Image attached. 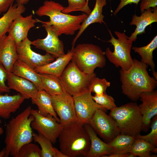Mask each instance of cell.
Returning a JSON list of instances; mask_svg holds the SVG:
<instances>
[{"mask_svg":"<svg viewBox=\"0 0 157 157\" xmlns=\"http://www.w3.org/2000/svg\"><path fill=\"white\" fill-rule=\"evenodd\" d=\"M110 85V83L105 78L101 79L96 76L92 80L88 88L95 94L100 95L106 93L107 88Z\"/></svg>","mask_w":157,"mask_h":157,"instance_id":"cell-34","label":"cell"},{"mask_svg":"<svg viewBox=\"0 0 157 157\" xmlns=\"http://www.w3.org/2000/svg\"><path fill=\"white\" fill-rule=\"evenodd\" d=\"M31 101L32 104L37 105L38 111L41 115L46 117L52 116L60 123V120L53 107L51 96L44 90H38L35 98Z\"/></svg>","mask_w":157,"mask_h":157,"instance_id":"cell-25","label":"cell"},{"mask_svg":"<svg viewBox=\"0 0 157 157\" xmlns=\"http://www.w3.org/2000/svg\"><path fill=\"white\" fill-rule=\"evenodd\" d=\"M148 65L134 59L132 65L127 70H119L122 93L133 101L140 98L141 93L152 91L157 81L148 74Z\"/></svg>","mask_w":157,"mask_h":157,"instance_id":"cell-2","label":"cell"},{"mask_svg":"<svg viewBox=\"0 0 157 157\" xmlns=\"http://www.w3.org/2000/svg\"><path fill=\"white\" fill-rule=\"evenodd\" d=\"M24 5L16 3L12 5L6 13L0 18V38L6 35L10 24L17 17L25 11Z\"/></svg>","mask_w":157,"mask_h":157,"instance_id":"cell-26","label":"cell"},{"mask_svg":"<svg viewBox=\"0 0 157 157\" xmlns=\"http://www.w3.org/2000/svg\"><path fill=\"white\" fill-rule=\"evenodd\" d=\"M64 8L58 3L46 0L36 10L35 13L40 17H49L50 20L47 22L58 36L62 34L72 35L80 29L88 15L84 13L77 15L65 14L62 12Z\"/></svg>","mask_w":157,"mask_h":157,"instance_id":"cell-3","label":"cell"},{"mask_svg":"<svg viewBox=\"0 0 157 157\" xmlns=\"http://www.w3.org/2000/svg\"><path fill=\"white\" fill-rule=\"evenodd\" d=\"M71 60L60 78L65 90L73 96L88 88L96 74L94 72L89 74L82 72Z\"/></svg>","mask_w":157,"mask_h":157,"instance_id":"cell-8","label":"cell"},{"mask_svg":"<svg viewBox=\"0 0 157 157\" xmlns=\"http://www.w3.org/2000/svg\"><path fill=\"white\" fill-rule=\"evenodd\" d=\"M33 17L32 14L26 17L20 15L15 19L10 24L7 32L17 46L27 37L29 31L38 22V19H34Z\"/></svg>","mask_w":157,"mask_h":157,"instance_id":"cell-16","label":"cell"},{"mask_svg":"<svg viewBox=\"0 0 157 157\" xmlns=\"http://www.w3.org/2000/svg\"><path fill=\"white\" fill-rule=\"evenodd\" d=\"M84 125L76 121L63 126L58 138L60 151L67 157H87L90 141Z\"/></svg>","mask_w":157,"mask_h":157,"instance_id":"cell-4","label":"cell"},{"mask_svg":"<svg viewBox=\"0 0 157 157\" xmlns=\"http://www.w3.org/2000/svg\"><path fill=\"white\" fill-rule=\"evenodd\" d=\"M157 0H141L140 8L141 12L149 8L157 6Z\"/></svg>","mask_w":157,"mask_h":157,"instance_id":"cell-38","label":"cell"},{"mask_svg":"<svg viewBox=\"0 0 157 157\" xmlns=\"http://www.w3.org/2000/svg\"><path fill=\"white\" fill-rule=\"evenodd\" d=\"M38 21L42 23L47 32V36L44 39H38L32 41V45L37 49L51 54L55 58L65 54L63 42L59 39V36L52 29L51 25L47 22L42 21L38 19Z\"/></svg>","mask_w":157,"mask_h":157,"instance_id":"cell-13","label":"cell"},{"mask_svg":"<svg viewBox=\"0 0 157 157\" xmlns=\"http://www.w3.org/2000/svg\"><path fill=\"white\" fill-rule=\"evenodd\" d=\"M29 0H15L16 3L18 5H25L27 3Z\"/></svg>","mask_w":157,"mask_h":157,"instance_id":"cell-42","label":"cell"},{"mask_svg":"<svg viewBox=\"0 0 157 157\" xmlns=\"http://www.w3.org/2000/svg\"><path fill=\"white\" fill-rule=\"evenodd\" d=\"M129 153L124 154H111L109 155H106L103 157H127L129 155Z\"/></svg>","mask_w":157,"mask_h":157,"instance_id":"cell-41","label":"cell"},{"mask_svg":"<svg viewBox=\"0 0 157 157\" xmlns=\"http://www.w3.org/2000/svg\"><path fill=\"white\" fill-rule=\"evenodd\" d=\"M150 132L145 135L140 134L135 136L136 138L142 139L151 143L155 147H157V115L151 119Z\"/></svg>","mask_w":157,"mask_h":157,"instance_id":"cell-36","label":"cell"},{"mask_svg":"<svg viewBox=\"0 0 157 157\" xmlns=\"http://www.w3.org/2000/svg\"><path fill=\"white\" fill-rule=\"evenodd\" d=\"M17 45L13 39L5 35L0 38V63L7 72H11L13 65L18 58Z\"/></svg>","mask_w":157,"mask_h":157,"instance_id":"cell-17","label":"cell"},{"mask_svg":"<svg viewBox=\"0 0 157 157\" xmlns=\"http://www.w3.org/2000/svg\"><path fill=\"white\" fill-rule=\"evenodd\" d=\"M105 52L99 46L92 44H78L73 50L71 60L82 72L91 74L97 67L102 68L106 64Z\"/></svg>","mask_w":157,"mask_h":157,"instance_id":"cell-6","label":"cell"},{"mask_svg":"<svg viewBox=\"0 0 157 157\" xmlns=\"http://www.w3.org/2000/svg\"><path fill=\"white\" fill-rule=\"evenodd\" d=\"M33 138L35 142L38 143L41 148V157H57L55 148L52 142L42 135L33 133Z\"/></svg>","mask_w":157,"mask_h":157,"instance_id":"cell-31","label":"cell"},{"mask_svg":"<svg viewBox=\"0 0 157 157\" xmlns=\"http://www.w3.org/2000/svg\"><path fill=\"white\" fill-rule=\"evenodd\" d=\"M39 74L43 90L51 96L61 94L65 91L59 77L47 74Z\"/></svg>","mask_w":157,"mask_h":157,"instance_id":"cell-27","label":"cell"},{"mask_svg":"<svg viewBox=\"0 0 157 157\" xmlns=\"http://www.w3.org/2000/svg\"><path fill=\"white\" fill-rule=\"evenodd\" d=\"M32 41L28 37L17 46L18 58L24 62L33 69L53 61L55 58L51 54L46 53L44 55L33 51L31 45Z\"/></svg>","mask_w":157,"mask_h":157,"instance_id":"cell-14","label":"cell"},{"mask_svg":"<svg viewBox=\"0 0 157 157\" xmlns=\"http://www.w3.org/2000/svg\"><path fill=\"white\" fill-rule=\"evenodd\" d=\"M106 0H96L93 9L82 23L78 32L73 40L72 45H74L78 38L90 24L95 23H105L102 12L103 7L107 3Z\"/></svg>","mask_w":157,"mask_h":157,"instance_id":"cell-24","label":"cell"},{"mask_svg":"<svg viewBox=\"0 0 157 157\" xmlns=\"http://www.w3.org/2000/svg\"><path fill=\"white\" fill-rule=\"evenodd\" d=\"M157 153V147L142 139L136 138L132 144L129 153L134 155L135 157H156L152 155L151 152Z\"/></svg>","mask_w":157,"mask_h":157,"instance_id":"cell-29","label":"cell"},{"mask_svg":"<svg viewBox=\"0 0 157 157\" xmlns=\"http://www.w3.org/2000/svg\"><path fill=\"white\" fill-rule=\"evenodd\" d=\"M25 99L20 93L13 95L0 94V117L8 119L20 107Z\"/></svg>","mask_w":157,"mask_h":157,"instance_id":"cell-22","label":"cell"},{"mask_svg":"<svg viewBox=\"0 0 157 157\" xmlns=\"http://www.w3.org/2000/svg\"><path fill=\"white\" fill-rule=\"evenodd\" d=\"M86 2H87L88 3V1H89V0H86Z\"/></svg>","mask_w":157,"mask_h":157,"instance_id":"cell-45","label":"cell"},{"mask_svg":"<svg viewBox=\"0 0 157 157\" xmlns=\"http://www.w3.org/2000/svg\"><path fill=\"white\" fill-rule=\"evenodd\" d=\"M15 1V0H0V15L6 12Z\"/></svg>","mask_w":157,"mask_h":157,"instance_id":"cell-39","label":"cell"},{"mask_svg":"<svg viewBox=\"0 0 157 157\" xmlns=\"http://www.w3.org/2000/svg\"><path fill=\"white\" fill-rule=\"evenodd\" d=\"M74 46L72 45L67 53L56 58V60L46 65L39 66L34 69L38 73L47 74L60 77L65 68L71 60L73 55Z\"/></svg>","mask_w":157,"mask_h":157,"instance_id":"cell-20","label":"cell"},{"mask_svg":"<svg viewBox=\"0 0 157 157\" xmlns=\"http://www.w3.org/2000/svg\"><path fill=\"white\" fill-rule=\"evenodd\" d=\"M8 73L3 65L0 63V93L10 92V89L5 83Z\"/></svg>","mask_w":157,"mask_h":157,"instance_id":"cell-37","label":"cell"},{"mask_svg":"<svg viewBox=\"0 0 157 157\" xmlns=\"http://www.w3.org/2000/svg\"><path fill=\"white\" fill-rule=\"evenodd\" d=\"M105 111L101 109L97 110L88 124L101 138L109 143L120 133V130L115 120Z\"/></svg>","mask_w":157,"mask_h":157,"instance_id":"cell-9","label":"cell"},{"mask_svg":"<svg viewBox=\"0 0 157 157\" xmlns=\"http://www.w3.org/2000/svg\"><path fill=\"white\" fill-rule=\"evenodd\" d=\"M157 22V7L149 8L142 12L139 16L135 14L132 17L130 25H135L136 28L129 38L135 42L138 35L144 33L146 28L152 23Z\"/></svg>","mask_w":157,"mask_h":157,"instance_id":"cell-19","label":"cell"},{"mask_svg":"<svg viewBox=\"0 0 157 157\" xmlns=\"http://www.w3.org/2000/svg\"><path fill=\"white\" fill-rule=\"evenodd\" d=\"M120 2L116 9L113 13L114 15L117 14L119 10L126 5L132 3L138 4L140 0H119Z\"/></svg>","mask_w":157,"mask_h":157,"instance_id":"cell-40","label":"cell"},{"mask_svg":"<svg viewBox=\"0 0 157 157\" xmlns=\"http://www.w3.org/2000/svg\"><path fill=\"white\" fill-rule=\"evenodd\" d=\"M5 148H4L0 152V157H5Z\"/></svg>","mask_w":157,"mask_h":157,"instance_id":"cell-43","label":"cell"},{"mask_svg":"<svg viewBox=\"0 0 157 157\" xmlns=\"http://www.w3.org/2000/svg\"><path fill=\"white\" fill-rule=\"evenodd\" d=\"M12 72L33 83L37 87L38 90H43L39 73H37L33 69L18 58L13 65Z\"/></svg>","mask_w":157,"mask_h":157,"instance_id":"cell-23","label":"cell"},{"mask_svg":"<svg viewBox=\"0 0 157 157\" xmlns=\"http://www.w3.org/2000/svg\"><path fill=\"white\" fill-rule=\"evenodd\" d=\"M108 31L111 38L107 42L113 46L114 50L112 52L109 47H107L105 51V55L116 67H120L123 70H127L133 62L131 55L133 42L129 39V37L124 32L115 31V33L117 37L116 39L111 31L109 30Z\"/></svg>","mask_w":157,"mask_h":157,"instance_id":"cell-7","label":"cell"},{"mask_svg":"<svg viewBox=\"0 0 157 157\" xmlns=\"http://www.w3.org/2000/svg\"><path fill=\"white\" fill-rule=\"evenodd\" d=\"M84 125L90 141V148L87 157H103L111 154L112 150L108 143L104 142L99 139L89 124H86Z\"/></svg>","mask_w":157,"mask_h":157,"instance_id":"cell-21","label":"cell"},{"mask_svg":"<svg viewBox=\"0 0 157 157\" xmlns=\"http://www.w3.org/2000/svg\"><path fill=\"white\" fill-rule=\"evenodd\" d=\"M53 109L64 126L77 121L73 97L65 90L62 94L51 96Z\"/></svg>","mask_w":157,"mask_h":157,"instance_id":"cell-12","label":"cell"},{"mask_svg":"<svg viewBox=\"0 0 157 157\" xmlns=\"http://www.w3.org/2000/svg\"><path fill=\"white\" fill-rule=\"evenodd\" d=\"M31 106H28L7 124L4 140L5 157H16L22 146L32 141L31 123L34 117L31 115Z\"/></svg>","mask_w":157,"mask_h":157,"instance_id":"cell-1","label":"cell"},{"mask_svg":"<svg viewBox=\"0 0 157 157\" xmlns=\"http://www.w3.org/2000/svg\"><path fill=\"white\" fill-rule=\"evenodd\" d=\"M91 92L87 88L72 96L74 101L76 120L81 123L88 124L98 109L106 110L93 99Z\"/></svg>","mask_w":157,"mask_h":157,"instance_id":"cell-11","label":"cell"},{"mask_svg":"<svg viewBox=\"0 0 157 157\" xmlns=\"http://www.w3.org/2000/svg\"><path fill=\"white\" fill-rule=\"evenodd\" d=\"M109 115L115 120L121 133L136 136L142 126V115L136 103L130 102L111 110Z\"/></svg>","mask_w":157,"mask_h":157,"instance_id":"cell-5","label":"cell"},{"mask_svg":"<svg viewBox=\"0 0 157 157\" xmlns=\"http://www.w3.org/2000/svg\"></svg>","mask_w":157,"mask_h":157,"instance_id":"cell-46","label":"cell"},{"mask_svg":"<svg viewBox=\"0 0 157 157\" xmlns=\"http://www.w3.org/2000/svg\"><path fill=\"white\" fill-rule=\"evenodd\" d=\"M7 80L9 88L19 92L25 99H32L36 97L38 90L36 86L30 81L12 72L8 73Z\"/></svg>","mask_w":157,"mask_h":157,"instance_id":"cell-18","label":"cell"},{"mask_svg":"<svg viewBox=\"0 0 157 157\" xmlns=\"http://www.w3.org/2000/svg\"><path fill=\"white\" fill-rule=\"evenodd\" d=\"M135 139V136L120 133L108 143L112 150V154L129 153Z\"/></svg>","mask_w":157,"mask_h":157,"instance_id":"cell-28","label":"cell"},{"mask_svg":"<svg viewBox=\"0 0 157 157\" xmlns=\"http://www.w3.org/2000/svg\"><path fill=\"white\" fill-rule=\"evenodd\" d=\"M41 151L38 145L31 142L22 146L16 157H41Z\"/></svg>","mask_w":157,"mask_h":157,"instance_id":"cell-33","label":"cell"},{"mask_svg":"<svg viewBox=\"0 0 157 157\" xmlns=\"http://www.w3.org/2000/svg\"><path fill=\"white\" fill-rule=\"evenodd\" d=\"M31 115L34 117L31 123L32 129L55 144L63 126L52 116H44L38 110L31 109Z\"/></svg>","mask_w":157,"mask_h":157,"instance_id":"cell-10","label":"cell"},{"mask_svg":"<svg viewBox=\"0 0 157 157\" xmlns=\"http://www.w3.org/2000/svg\"><path fill=\"white\" fill-rule=\"evenodd\" d=\"M140 99L142 103L138 106L142 115V130L147 132L150 126L152 119L157 115V91L143 92Z\"/></svg>","mask_w":157,"mask_h":157,"instance_id":"cell-15","label":"cell"},{"mask_svg":"<svg viewBox=\"0 0 157 157\" xmlns=\"http://www.w3.org/2000/svg\"><path fill=\"white\" fill-rule=\"evenodd\" d=\"M157 47V36L156 35L147 45L140 47H134L132 49L140 56L141 61L150 66L153 72H154L155 71V65L153 60V53Z\"/></svg>","mask_w":157,"mask_h":157,"instance_id":"cell-30","label":"cell"},{"mask_svg":"<svg viewBox=\"0 0 157 157\" xmlns=\"http://www.w3.org/2000/svg\"><path fill=\"white\" fill-rule=\"evenodd\" d=\"M92 97L96 103L102 106L106 110H110L117 107L114 99L106 92L100 95L95 94Z\"/></svg>","mask_w":157,"mask_h":157,"instance_id":"cell-35","label":"cell"},{"mask_svg":"<svg viewBox=\"0 0 157 157\" xmlns=\"http://www.w3.org/2000/svg\"><path fill=\"white\" fill-rule=\"evenodd\" d=\"M1 120L0 119V125L1 123ZM3 129L1 127H0V135H1L3 133Z\"/></svg>","mask_w":157,"mask_h":157,"instance_id":"cell-44","label":"cell"},{"mask_svg":"<svg viewBox=\"0 0 157 157\" xmlns=\"http://www.w3.org/2000/svg\"><path fill=\"white\" fill-rule=\"evenodd\" d=\"M68 5L62 11V12L65 14H68L72 12L80 11L89 15L91 11L90 8L88 3L86 0H68Z\"/></svg>","mask_w":157,"mask_h":157,"instance_id":"cell-32","label":"cell"}]
</instances>
